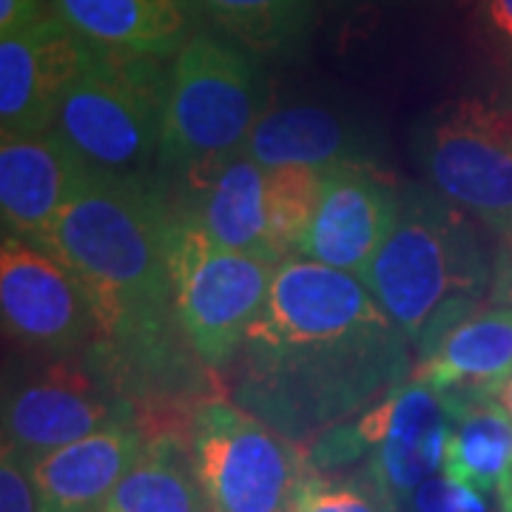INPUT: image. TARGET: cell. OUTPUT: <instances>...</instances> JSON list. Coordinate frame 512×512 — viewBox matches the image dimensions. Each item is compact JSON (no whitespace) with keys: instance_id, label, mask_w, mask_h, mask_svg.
<instances>
[{"instance_id":"6da1fadb","label":"cell","mask_w":512,"mask_h":512,"mask_svg":"<svg viewBox=\"0 0 512 512\" xmlns=\"http://www.w3.org/2000/svg\"><path fill=\"white\" fill-rule=\"evenodd\" d=\"M410 348L359 276L285 256L231 362L234 402L288 439H319L402 387Z\"/></svg>"},{"instance_id":"7a4b0ae2","label":"cell","mask_w":512,"mask_h":512,"mask_svg":"<svg viewBox=\"0 0 512 512\" xmlns=\"http://www.w3.org/2000/svg\"><path fill=\"white\" fill-rule=\"evenodd\" d=\"M177 211L151 185L97 174L40 239L92 291L100 342L111 348L100 365L134 402V390L168 382L171 325L183 330L174 305Z\"/></svg>"},{"instance_id":"3957f363","label":"cell","mask_w":512,"mask_h":512,"mask_svg":"<svg viewBox=\"0 0 512 512\" xmlns=\"http://www.w3.org/2000/svg\"><path fill=\"white\" fill-rule=\"evenodd\" d=\"M359 279L424 359L478 311L490 262L464 211L441 194L407 191L393 231Z\"/></svg>"},{"instance_id":"277c9868","label":"cell","mask_w":512,"mask_h":512,"mask_svg":"<svg viewBox=\"0 0 512 512\" xmlns=\"http://www.w3.org/2000/svg\"><path fill=\"white\" fill-rule=\"evenodd\" d=\"M157 60L109 52L63 97L52 128L97 174L148 180L160 165L171 72Z\"/></svg>"},{"instance_id":"5b68a950","label":"cell","mask_w":512,"mask_h":512,"mask_svg":"<svg viewBox=\"0 0 512 512\" xmlns=\"http://www.w3.org/2000/svg\"><path fill=\"white\" fill-rule=\"evenodd\" d=\"M262 114L265 94L251 60L194 35L171 66L160 165L188 174L220 163L242 148Z\"/></svg>"},{"instance_id":"8992f818","label":"cell","mask_w":512,"mask_h":512,"mask_svg":"<svg viewBox=\"0 0 512 512\" xmlns=\"http://www.w3.org/2000/svg\"><path fill=\"white\" fill-rule=\"evenodd\" d=\"M188 450L211 512H288L313 470L299 441L225 399L197 404Z\"/></svg>"},{"instance_id":"52a82bcc","label":"cell","mask_w":512,"mask_h":512,"mask_svg":"<svg viewBox=\"0 0 512 512\" xmlns=\"http://www.w3.org/2000/svg\"><path fill=\"white\" fill-rule=\"evenodd\" d=\"M450 413L441 396L421 379L404 382L356 419L336 424L313 439V470L342 467L367 456V476L399 512L427 478L444 470Z\"/></svg>"},{"instance_id":"ba28073f","label":"cell","mask_w":512,"mask_h":512,"mask_svg":"<svg viewBox=\"0 0 512 512\" xmlns=\"http://www.w3.org/2000/svg\"><path fill=\"white\" fill-rule=\"evenodd\" d=\"M171 271L185 342L205 367H228L265 308L276 265L222 248L197 222L177 214Z\"/></svg>"},{"instance_id":"9c48e42d","label":"cell","mask_w":512,"mask_h":512,"mask_svg":"<svg viewBox=\"0 0 512 512\" xmlns=\"http://www.w3.org/2000/svg\"><path fill=\"white\" fill-rule=\"evenodd\" d=\"M416 154L436 194L495 234H512V111L484 100L439 106L421 120Z\"/></svg>"},{"instance_id":"30bf717a","label":"cell","mask_w":512,"mask_h":512,"mask_svg":"<svg viewBox=\"0 0 512 512\" xmlns=\"http://www.w3.org/2000/svg\"><path fill=\"white\" fill-rule=\"evenodd\" d=\"M123 421H137L134 402L92 356H55L3 393V444L26 464Z\"/></svg>"},{"instance_id":"8fae6325","label":"cell","mask_w":512,"mask_h":512,"mask_svg":"<svg viewBox=\"0 0 512 512\" xmlns=\"http://www.w3.org/2000/svg\"><path fill=\"white\" fill-rule=\"evenodd\" d=\"M3 330L23 348L69 356L100 342L92 291L72 268L32 239L3 234L0 245Z\"/></svg>"},{"instance_id":"7c38bea8","label":"cell","mask_w":512,"mask_h":512,"mask_svg":"<svg viewBox=\"0 0 512 512\" xmlns=\"http://www.w3.org/2000/svg\"><path fill=\"white\" fill-rule=\"evenodd\" d=\"M106 55L55 12L0 37V131L23 137L52 128L63 97Z\"/></svg>"},{"instance_id":"4fadbf2b","label":"cell","mask_w":512,"mask_h":512,"mask_svg":"<svg viewBox=\"0 0 512 512\" xmlns=\"http://www.w3.org/2000/svg\"><path fill=\"white\" fill-rule=\"evenodd\" d=\"M399 205V188L384 183L370 165L345 163L328 168L322 200L299 256L362 276L393 231Z\"/></svg>"},{"instance_id":"5bb4252c","label":"cell","mask_w":512,"mask_h":512,"mask_svg":"<svg viewBox=\"0 0 512 512\" xmlns=\"http://www.w3.org/2000/svg\"><path fill=\"white\" fill-rule=\"evenodd\" d=\"M94 171L55 128L0 143V217L3 234L40 242L66 205L89 185Z\"/></svg>"},{"instance_id":"9a60e30c","label":"cell","mask_w":512,"mask_h":512,"mask_svg":"<svg viewBox=\"0 0 512 512\" xmlns=\"http://www.w3.org/2000/svg\"><path fill=\"white\" fill-rule=\"evenodd\" d=\"M188 205L183 214L197 222L208 237L228 251L256 256L279 265L271 234H268V171L251 160L242 148L185 174Z\"/></svg>"},{"instance_id":"2e32d148","label":"cell","mask_w":512,"mask_h":512,"mask_svg":"<svg viewBox=\"0 0 512 512\" xmlns=\"http://www.w3.org/2000/svg\"><path fill=\"white\" fill-rule=\"evenodd\" d=\"M137 421L111 424L29 464L40 512H97L146 447Z\"/></svg>"},{"instance_id":"e0dca14e","label":"cell","mask_w":512,"mask_h":512,"mask_svg":"<svg viewBox=\"0 0 512 512\" xmlns=\"http://www.w3.org/2000/svg\"><path fill=\"white\" fill-rule=\"evenodd\" d=\"M512 373V305L470 313L419 359L421 382L444 404L498 399Z\"/></svg>"},{"instance_id":"ac0fdd59","label":"cell","mask_w":512,"mask_h":512,"mask_svg":"<svg viewBox=\"0 0 512 512\" xmlns=\"http://www.w3.org/2000/svg\"><path fill=\"white\" fill-rule=\"evenodd\" d=\"M200 0H52L89 43L131 57H171L194 37Z\"/></svg>"},{"instance_id":"d6986e66","label":"cell","mask_w":512,"mask_h":512,"mask_svg":"<svg viewBox=\"0 0 512 512\" xmlns=\"http://www.w3.org/2000/svg\"><path fill=\"white\" fill-rule=\"evenodd\" d=\"M359 134L350 120L330 106L293 103L265 111L251 128L242 151L268 168L282 165H311L336 168L345 163H362Z\"/></svg>"},{"instance_id":"ffe728a7","label":"cell","mask_w":512,"mask_h":512,"mask_svg":"<svg viewBox=\"0 0 512 512\" xmlns=\"http://www.w3.org/2000/svg\"><path fill=\"white\" fill-rule=\"evenodd\" d=\"M97 512H211L188 441L177 433L148 439Z\"/></svg>"},{"instance_id":"44dd1931","label":"cell","mask_w":512,"mask_h":512,"mask_svg":"<svg viewBox=\"0 0 512 512\" xmlns=\"http://www.w3.org/2000/svg\"><path fill=\"white\" fill-rule=\"evenodd\" d=\"M450 439L444 473L490 498L512 484V419L501 399L444 404Z\"/></svg>"},{"instance_id":"7402d4cb","label":"cell","mask_w":512,"mask_h":512,"mask_svg":"<svg viewBox=\"0 0 512 512\" xmlns=\"http://www.w3.org/2000/svg\"><path fill=\"white\" fill-rule=\"evenodd\" d=\"M200 6L248 49L276 52L308 29L313 0H200Z\"/></svg>"},{"instance_id":"603a6c76","label":"cell","mask_w":512,"mask_h":512,"mask_svg":"<svg viewBox=\"0 0 512 512\" xmlns=\"http://www.w3.org/2000/svg\"><path fill=\"white\" fill-rule=\"evenodd\" d=\"M325 171L328 168L311 165L268 168V234L282 259L299 254L302 248L322 200Z\"/></svg>"},{"instance_id":"cb8c5ba5","label":"cell","mask_w":512,"mask_h":512,"mask_svg":"<svg viewBox=\"0 0 512 512\" xmlns=\"http://www.w3.org/2000/svg\"><path fill=\"white\" fill-rule=\"evenodd\" d=\"M288 512H399V507L376 487L367 470L345 481H328L311 470Z\"/></svg>"},{"instance_id":"d4e9b609","label":"cell","mask_w":512,"mask_h":512,"mask_svg":"<svg viewBox=\"0 0 512 512\" xmlns=\"http://www.w3.org/2000/svg\"><path fill=\"white\" fill-rule=\"evenodd\" d=\"M402 512H498V507L493 510L487 493L441 470L410 495Z\"/></svg>"},{"instance_id":"484cf974","label":"cell","mask_w":512,"mask_h":512,"mask_svg":"<svg viewBox=\"0 0 512 512\" xmlns=\"http://www.w3.org/2000/svg\"><path fill=\"white\" fill-rule=\"evenodd\" d=\"M0 512H40L32 470L6 444L0 453Z\"/></svg>"},{"instance_id":"4316f807","label":"cell","mask_w":512,"mask_h":512,"mask_svg":"<svg viewBox=\"0 0 512 512\" xmlns=\"http://www.w3.org/2000/svg\"><path fill=\"white\" fill-rule=\"evenodd\" d=\"M49 15L43 12V0H0V37L15 35Z\"/></svg>"},{"instance_id":"83f0119b","label":"cell","mask_w":512,"mask_h":512,"mask_svg":"<svg viewBox=\"0 0 512 512\" xmlns=\"http://www.w3.org/2000/svg\"><path fill=\"white\" fill-rule=\"evenodd\" d=\"M484 20L507 49H512V0H481Z\"/></svg>"},{"instance_id":"f1b7e54d","label":"cell","mask_w":512,"mask_h":512,"mask_svg":"<svg viewBox=\"0 0 512 512\" xmlns=\"http://www.w3.org/2000/svg\"><path fill=\"white\" fill-rule=\"evenodd\" d=\"M495 507H498V512H512V484L495 495Z\"/></svg>"},{"instance_id":"f546056e","label":"cell","mask_w":512,"mask_h":512,"mask_svg":"<svg viewBox=\"0 0 512 512\" xmlns=\"http://www.w3.org/2000/svg\"><path fill=\"white\" fill-rule=\"evenodd\" d=\"M498 399H501V404L507 407V413H510V419H512V373H510V379L504 382V387H501Z\"/></svg>"},{"instance_id":"4dcf8cb0","label":"cell","mask_w":512,"mask_h":512,"mask_svg":"<svg viewBox=\"0 0 512 512\" xmlns=\"http://www.w3.org/2000/svg\"><path fill=\"white\" fill-rule=\"evenodd\" d=\"M504 296L512 302V268L507 271V276H504Z\"/></svg>"}]
</instances>
